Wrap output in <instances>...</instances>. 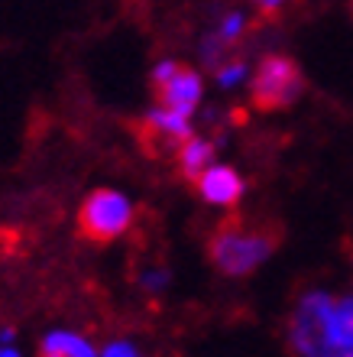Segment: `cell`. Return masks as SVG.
<instances>
[{"mask_svg": "<svg viewBox=\"0 0 353 357\" xmlns=\"http://www.w3.org/2000/svg\"><path fill=\"white\" fill-rule=\"evenodd\" d=\"M331 309L334 296L308 292L295 305L285 328V348L292 357H327L331 354Z\"/></svg>", "mask_w": 353, "mask_h": 357, "instance_id": "3957f363", "label": "cell"}, {"mask_svg": "<svg viewBox=\"0 0 353 357\" xmlns=\"http://www.w3.org/2000/svg\"><path fill=\"white\" fill-rule=\"evenodd\" d=\"M327 357H353V351H347V354H327Z\"/></svg>", "mask_w": 353, "mask_h": 357, "instance_id": "9a60e30c", "label": "cell"}, {"mask_svg": "<svg viewBox=\"0 0 353 357\" xmlns=\"http://www.w3.org/2000/svg\"><path fill=\"white\" fill-rule=\"evenodd\" d=\"M39 357H97V351L74 331H49L39 344Z\"/></svg>", "mask_w": 353, "mask_h": 357, "instance_id": "9c48e42d", "label": "cell"}, {"mask_svg": "<svg viewBox=\"0 0 353 357\" xmlns=\"http://www.w3.org/2000/svg\"><path fill=\"white\" fill-rule=\"evenodd\" d=\"M130 227L133 205L117 188H94L78 208V234L91 244H113Z\"/></svg>", "mask_w": 353, "mask_h": 357, "instance_id": "277c9868", "label": "cell"}, {"mask_svg": "<svg viewBox=\"0 0 353 357\" xmlns=\"http://www.w3.org/2000/svg\"><path fill=\"white\" fill-rule=\"evenodd\" d=\"M214 153H217V143H214V140H205V137H191V140H188L185 146L178 150V156H175L178 176H182L188 185L195 188L198 178H201L214 166Z\"/></svg>", "mask_w": 353, "mask_h": 357, "instance_id": "ba28073f", "label": "cell"}, {"mask_svg": "<svg viewBox=\"0 0 353 357\" xmlns=\"http://www.w3.org/2000/svg\"><path fill=\"white\" fill-rule=\"evenodd\" d=\"M149 88H152L156 107L172 111V114H178V117H188V121H191V114L198 111L201 91H205L201 75H198L191 66H185V62H175V59H166V62H159V66L152 68Z\"/></svg>", "mask_w": 353, "mask_h": 357, "instance_id": "5b68a950", "label": "cell"}, {"mask_svg": "<svg viewBox=\"0 0 353 357\" xmlns=\"http://www.w3.org/2000/svg\"><path fill=\"white\" fill-rule=\"evenodd\" d=\"M353 351V299H334L331 309V354Z\"/></svg>", "mask_w": 353, "mask_h": 357, "instance_id": "30bf717a", "label": "cell"}, {"mask_svg": "<svg viewBox=\"0 0 353 357\" xmlns=\"http://www.w3.org/2000/svg\"><path fill=\"white\" fill-rule=\"evenodd\" d=\"M282 237H285V227L276 215L230 211L223 221L214 225L207 237V260L227 280H243L276 254Z\"/></svg>", "mask_w": 353, "mask_h": 357, "instance_id": "6da1fadb", "label": "cell"}, {"mask_svg": "<svg viewBox=\"0 0 353 357\" xmlns=\"http://www.w3.org/2000/svg\"><path fill=\"white\" fill-rule=\"evenodd\" d=\"M136 282H140V289H146V292H159V289H166L168 270L166 266H149V270H143L140 276H136Z\"/></svg>", "mask_w": 353, "mask_h": 357, "instance_id": "7c38bea8", "label": "cell"}, {"mask_svg": "<svg viewBox=\"0 0 353 357\" xmlns=\"http://www.w3.org/2000/svg\"><path fill=\"white\" fill-rule=\"evenodd\" d=\"M243 178L230 166H211L205 176L198 178V185L191 188L198 198H205L207 205H221V208H237V202L243 198Z\"/></svg>", "mask_w": 353, "mask_h": 357, "instance_id": "52a82bcc", "label": "cell"}, {"mask_svg": "<svg viewBox=\"0 0 353 357\" xmlns=\"http://www.w3.org/2000/svg\"><path fill=\"white\" fill-rule=\"evenodd\" d=\"M101 357H143V354L133 348V344H127V341H113V344H107V348H104Z\"/></svg>", "mask_w": 353, "mask_h": 357, "instance_id": "4fadbf2b", "label": "cell"}, {"mask_svg": "<svg viewBox=\"0 0 353 357\" xmlns=\"http://www.w3.org/2000/svg\"><path fill=\"white\" fill-rule=\"evenodd\" d=\"M0 357H23V354H19L13 344H0Z\"/></svg>", "mask_w": 353, "mask_h": 357, "instance_id": "5bb4252c", "label": "cell"}, {"mask_svg": "<svg viewBox=\"0 0 353 357\" xmlns=\"http://www.w3.org/2000/svg\"><path fill=\"white\" fill-rule=\"evenodd\" d=\"M133 133H136L143 153L152 156V160H175L178 150L195 137L188 117H178V114L162 111V107L149 111L143 121H136Z\"/></svg>", "mask_w": 353, "mask_h": 357, "instance_id": "8992f818", "label": "cell"}, {"mask_svg": "<svg viewBox=\"0 0 353 357\" xmlns=\"http://www.w3.org/2000/svg\"><path fill=\"white\" fill-rule=\"evenodd\" d=\"M253 7H256V20H260L262 26H276L282 23L288 13V7L295 3V0H250Z\"/></svg>", "mask_w": 353, "mask_h": 357, "instance_id": "8fae6325", "label": "cell"}, {"mask_svg": "<svg viewBox=\"0 0 353 357\" xmlns=\"http://www.w3.org/2000/svg\"><path fill=\"white\" fill-rule=\"evenodd\" d=\"M305 94V72L292 56L266 52L250 78V104L260 114L285 111Z\"/></svg>", "mask_w": 353, "mask_h": 357, "instance_id": "7a4b0ae2", "label": "cell"}, {"mask_svg": "<svg viewBox=\"0 0 353 357\" xmlns=\"http://www.w3.org/2000/svg\"><path fill=\"white\" fill-rule=\"evenodd\" d=\"M350 10H353V0H350Z\"/></svg>", "mask_w": 353, "mask_h": 357, "instance_id": "2e32d148", "label": "cell"}]
</instances>
